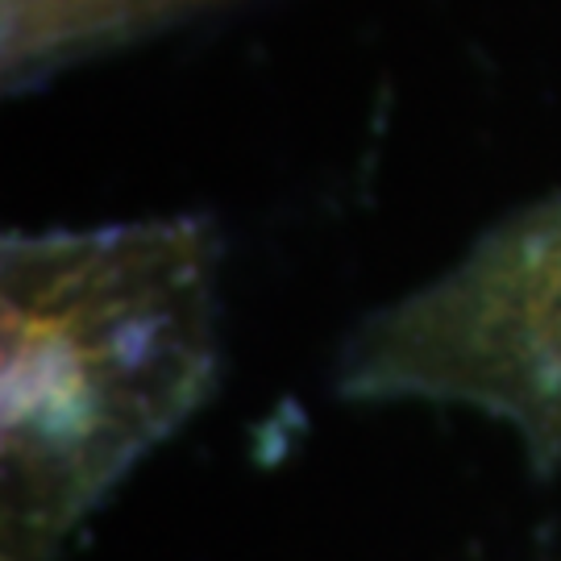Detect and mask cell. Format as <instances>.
Here are the masks:
<instances>
[{
  "label": "cell",
  "mask_w": 561,
  "mask_h": 561,
  "mask_svg": "<svg viewBox=\"0 0 561 561\" xmlns=\"http://www.w3.org/2000/svg\"><path fill=\"white\" fill-rule=\"evenodd\" d=\"M221 0H0L4 83L25 88Z\"/></svg>",
  "instance_id": "obj_3"
},
{
  "label": "cell",
  "mask_w": 561,
  "mask_h": 561,
  "mask_svg": "<svg viewBox=\"0 0 561 561\" xmlns=\"http://www.w3.org/2000/svg\"><path fill=\"white\" fill-rule=\"evenodd\" d=\"M358 403H454L516 428L561 470V192L486 229L412 296L370 312L337 366Z\"/></svg>",
  "instance_id": "obj_2"
},
{
  "label": "cell",
  "mask_w": 561,
  "mask_h": 561,
  "mask_svg": "<svg viewBox=\"0 0 561 561\" xmlns=\"http://www.w3.org/2000/svg\"><path fill=\"white\" fill-rule=\"evenodd\" d=\"M221 241L204 217L0 245L4 561H50L217 382Z\"/></svg>",
  "instance_id": "obj_1"
}]
</instances>
